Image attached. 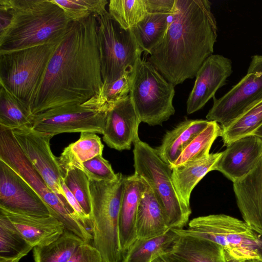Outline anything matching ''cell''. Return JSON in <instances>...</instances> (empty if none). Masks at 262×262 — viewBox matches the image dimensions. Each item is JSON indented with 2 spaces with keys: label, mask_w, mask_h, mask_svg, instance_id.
Returning a JSON list of instances; mask_svg holds the SVG:
<instances>
[{
  "label": "cell",
  "mask_w": 262,
  "mask_h": 262,
  "mask_svg": "<svg viewBox=\"0 0 262 262\" xmlns=\"http://www.w3.org/2000/svg\"><path fill=\"white\" fill-rule=\"evenodd\" d=\"M97 29L94 14L71 23L31 106L32 117L81 105L106 107L101 100L103 82Z\"/></svg>",
  "instance_id": "obj_1"
},
{
  "label": "cell",
  "mask_w": 262,
  "mask_h": 262,
  "mask_svg": "<svg viewBox=\"0 0 262 262\" xmlns=\"http://www.w3.org/2000/svg\"><path fill=\"white\" fill-rule=\"evenodd\" d=\"M217 36L208 0H176L172 20L162 41L150 53V61L174 86L193 78L213 52Z\"/></svg>",
  "instance_id": "obj_2"
},
{
  "label": "cell",
  "mask_w": 262,
  "mask_h": 262,
  "mask_svg": "<svg viewBox=\"0 0 262 262\" xmlns=\"http://www.w3.org/2000/svg\"><path fill=\"white\" fill-rule=\"evenodd\" d=\"M0 9L9 16L0 31V52L58 40L72 21L53 0H0Z\"/></svg>",
  "instance_id": "obj_3"
},
{
  "label": "cell",
  "mask_w": 262,
  "mask_h": 262,
  "mask_svg": "<svg viewBox=\"0 0 262 262\" xmlns=\"http://www.w3.org/2000/svg\"><path fill=\"white\" fill-rule=\"evenodd\" d=\"M221 246L227 262L256 260L262 262V235L244 221L224 214H210L191 220L186 229H172Z\"/></svg>",
  "instance_id": "obj_4"
},
{
  "label": "cell",
  "mask_w": 262,
  "mask_h": 262,
  "mask_svg": "<svg viewBox=\"0 0 262 262\" xmlns=\"http://www.w3.org/2000/svg\"><path fill=\"white\" fill-rule=\"evenodd\" d=\"M62 38L22 49L0 52V86L30 112L49 61Z\"/></svg>",
  "instance_id": "obj_5"
},
{
  "label": "cell",
  "mask_w": 262,
  "mask_h": 262,
  "mask_svg": "<svg viewBox=\"0 0 262 262\" xmlns=\"http://www.w3.org/2000/svg\"><path fill=\"white\" fill-rule=\"evenodd\" d=\"M117 174L114 181L89 178L93 246L100 252L104 262H121L123 259L119 218L124 176L120 172Z\"/></svg>",
  "instance_id": "obj_6"
},
{
  "label": "cell",
  "mask_w": 262,
  "mask_h": 262,
  "mask_svg": "<svg viewBox=\"0 0 262 262\" xmlns=\"http://www.w3.org/2000/svg\"><path fill=\"white\" fill-rule=\"evenodd\" d=\"M135 173L148 184L158 201L170 229H183L191 213L179 195L172 179L169 164L154 148L140 139L134 143Z\"/></svg>",
  "instance_id": "obj_7"
},
{
  "label": "cell",
  "mask_w": 262,
  "mask_h": 262,
  "mask_svg": "<svg viewBox=\"0 0 262 262\" xmlns=\"http://www.w3.org/2000/svg\"><path fill=\"white\" fill-rule=\"evenodd\" d=\"M174 85L149 61L140 58L132 72L129 95L141 122L162 125L174 114Z\"/></svg>",
  "instance_id": "obj_8"
},
{
  "label": "cell",
  "mask_w": 262,
  "mask_h": 262,
  "mask_svg": "<svg viewBox=\"0 0 262 262\" xmlns=\"http://www.w3.org/2000/svg\"><path fill=\"white\" fill-rule=\"evenodd\" d=\"M0 160L17 172L37 192L48 206L51 215L62 223L85 243L93 236L79 221L67 209L58 197L47 185L40 174L24 154L12 130L0 127Z\"/></svg>",
  "instance_id": "obj_9"
},
{
  "label": "cell",
  "mask_w": 262,
  "mask_h": 262,
  "mask_svg": "<svg viewBox=\"0 0 262 262\" xmlns=\"http://www.w3.org/2000/svg\"><path fill=\"white\" fill-rule=\"evenodd\" d=\"M96 17L101 75L105 84L132 72L143 52L130 30L121 28L107 11Z\"/></svg>",
  "instance_id": "obj_10"
},
{
  "label": "cell",
  "mask_w": 262,
  "mask_h": 262,
  "mask_svg": "<svg viewBox=\"0 0 262 262\" xmlns=\"http://www.w3.org/2000/svg\"><path fill=\"white\" fill-rule=\"evenodd\" d=\"M213 104L208 112L207 120L221 124L222 129L262 100V55H255L247 74L227 93L219 99L213 97Z\"/></svg>",
  "instance_id": "obj_11"
},
{
  "label": "cell",
  "mask_w": 262,
  "mask_h": 262,
  "mask_svg": "<svg viewBox=\"0 0 262 262\" xmlns=\"http://www.w3.org/2000/svg\"><path fill=\"white\" fill-rule=\"evenodd\" d=\"M12 131L21 149L47 185L69 212L78 220L62 188L61 169L57 158L53 155L50 147V141L53 136L38 133L31 126L14 129Z\"/></svg>",
  "instance_id": "obj_12"
},
{
  "label": "cell",
  "mask_w": 262,
  "mask_h": 262,
  "mask_svg": "<svg viewBox=\"0 0 262 262\" xmlns=\"http://www.w3.org/2000/svg\"><path fill=\"white\" fill-rule=\"evenodd\" d=\"M107 108L77 106L56 110L32 117L31 127L52 136L64 133L88 132L102 134Z\"/></svg>",
  "instance_id": "obj_13"
},
{
  "label": "cell",
  "mask_w": 262,
  "mask_h": 262,
  "mask_svg": "<svg viewBox=\"0 0 262 262\" xmlns=\"http://www.w3.org/2000/svg\"><path fill=\"white\" fill-rule=\"evenodd\" d=\"M0 207L31 215H51L48 206L33 188L2 160H0Z\"/></svg>",
  "instance_id": "obj_14"
},
{
  "label": "cell",
  "mask_w": 262,
  "mask_h": 262,
  "mask_svg": "<svg viewBox=\"0 0 262 262\" xmlns=\"http://www.w3.org/2000/svg\"><path fill=\"white\" fill-rule=\"evenodd\" d=\"M129 94L109 106L106 112L103 140L108 147L121 151L129 150L139 139L141 123Z\"/></svg>",
  "instance_id": "obj_15"
},
{
  "label": "cell",
  "mask_w": 262,
  "mask_h": 262,
  "mask_svg": "<svg viewBox=\"0 0 262 262\" xmlns=\"http://www.w3.org/2000/svg\"><path fill=\"white\" fill-rule=\"evenodd\" d=\"M232 73L230 59L220 54L208 57L196 74L194 86L187 101V114L199 111L213 98Z\"/></svg>",
  "instance_id": "obj_16"
},
{
  "label": "cell",
  "mask_w": 262,
  "mask_h": 262,
  "mask_svg": "<svg viewBox=\"0 0 262 262\" xmlns=\"http://www.w3.org/2000/svg\"><path fill=\"white\" fill-rule=\"evenodd\" d=\"M261 156L262 140L254 135L246 136L226 145L213 170L221 172L233 183L251 171Z\"/></svg>",
  "instance_id": "obj_17"
},
{
  "label": "cell",
  "mask_w": 262,
  "mask_h": 262,
  "mask_svg": "<svg viewBox=\"0 0 262 262\" xmlns=\"http://www.w3.org/2000/svg\"><path fill=\"white\" fill-rule=\"evenodd\" d=\"M244 221L262 235V156L247 175L233 183Z\"/></svg>",
  "instance_id": "obj_18"
},
{
  "label": "cell",
  "mask_w": 262,
  "mask_h": 262,
  "mask_svg": "<svg viewBox=\"0 0 262 262\" xmlns=\"http://www.w3.org/2000/svg\"><path fill=\"white\" fill-rule=\"evenodd\" d=\"M0 213L10 220L25 241L33 248L52 243L58 238L66 229L64 224L52 215H31L1 207Z\"/></svg>",
  "instance_id": "obj_19"
},
{
  "label": "cell",
  "mask_w": 262,
  "mask_h": 262,
  "mask_svg": "<svg viewBox=\"0 0 262 262\" xmlns=\"http://www.w3.org/2000/svg\"><path fill=\"white\" fill-rule=\"evenodd\" d=\"M143 191L144 184L139 176L134 173L124 177L119 218V240L123 257L137 239L136 219Z\"/></svg>",
  "instance_id": "obj_20"
},
{
  "label": "cell",
  "mask_w": 262,
  "mask_h": 262,
  "mask_svg": "<svg viewBox=\"0 0 262 262\" xmlns=\"http://www.w3.org/2000/svg\"><path fill=\"white\" fill-rule=\"evenodd\" d=\"M178 234L165 253L170 262H227L223 248L217 244L189 234Z\"/></svg>",
  "instance_id": "obj_21"
},
{
  "label": "cell",
  "mask_w": 262,
  "mask_h": 262,
  "mask_svg": "<svg viewBox=\"0 0 262 262\" xmlns=\"http://www.w3.org/2000/svg\"><path fill=\"white\" fill-rule=\"evenodd\" d=\"M141 178L144 184V191L137 211V238L149 239L162 235L171 229L154 192L146 181Z\"/></svg>",
  "instance_id": "obj_22"
},
{
  "label": "cell",
  "mask_w": 262,
  "mask_h": 262,
  "mask_svg": "<svg viewBox=\"0 0 262 262\" xmlns=\"http://www.w3.org/2000/svg\"><path fill=\"white\" fill-rule=\"evenodd\" d=\"M209 121L186 120L167 132L161 145L157 148L159 157L165 163L172 164L191 141L207 126Z\"/></svg>",
  "instance_id": "obj_23"
},
{
  "label": "cell",
  "mask_w": 262,
  "mask_h": 262,
  "mask_svg": "<svg viewBox=\"0 0 262 262\" xmlns=\"http://www.w3.org/2000/svg\"><path fill=\"white\" fill-rule=\"evenodd\" d=\"M222 155V152L210 154L203 159L172 169V179L174 187L182 201L190 207L192 191L197 184L214 166Z\"/></svg>",
  "instance_id": "obj_24"
},
{
  "label": "cell",
  "mask_w": 262,
  "mask_h": 262,
  "mask_svg": "<svg viewBox=\"0 0 262 262\" xmlns=\"http://www.w3.org/2000/svg\"><path fill=\"white\" fill-rule=\"evenodd\" d=\"M173 13H148L142 20L130 29L143 52L149 54L162 41Z\"/></svg>",
  "instance_id": "obj_25"
},
{
  "label": "cell",
  "mask_w": 262,
  "mask_h": 262,
  "mask_svg": "<svg viewBox=\"0 0 262 262\" xmlns=\"http://www.w3.org/2000/svg\"><path fill=\"white\" fill-rule=\"evenodd\" d=\"M172 229L159 236L137 239L123 256L121 262H150L156 256L167 253L177 238Z\"/></svg>",
  "instance_id": "obj_26"
},
{
  "label": "cell",
  "mask_w": 262,
  "mask_h": 262,
  "mask_svg": "<svg viewBox=\"0 0 262 262\" xmlns=\"http://www.w3.org/2000/svg\"><path fill=\"white\" fill-rule=\"evenodd\" d=\"M84 243L80 237L66 229L63 233L52 243L33 248L34 261L67 262Z\"/></svg>",
  "instance_id": "obj_27"
},
{
  "label": "cell",
  "mask_w": 262,
  "mask_h": 262,
  "mask_svg": "<svg viewBox=\"0 0 262 262\" xmlns=\"http://www.w3.org/2000/svg\"><path fill=\"white\" fill-rule=\"evenodd\" d=\"M221 133L222 128L218 123L210 121L207 126L191 141L177 160L170 165L171 169L208 157L213 143L221 136Z\"/></svg>",
  "instance_id": "obj_28"
},
{
  "label": "cell",
  "mask_w": 262,
  "mask_h": 262,
  "mask_svg": "<svg viewBox=\"0 0 262 262\" xmlns=\"http://www.w3.org/2000/svg\"><path fill=\"white\" fill-rule=\"evenodd\" d=\"M57 159L64 184L74 195L86 215L91 217L92 208L89 177L78 166L58 157Z\"/></svg>",
  "instance_id": "obj_29"
},
{
  "label": "cell",
  "mask_w": 262,
  "mask_h": 262,
  "mask_svg": "<svg viewBox=\"0 0 262 262\" xmlns=\"http://www.w3.org/2000/svg\"><path fill=\"white\" fill-rule=\"evenodd\" d=\"M0 127L14 129L31 126L32 115L20 101L0 86Z\"/></svg>",
  "instance_id": "obj_30"
},
{
  "label": "cell",
  "mask_w": 262,
  "mask_h": 262,
  "mask_svg": "<svg viewBox=\"0 0 262 262\" xmlns=\"http://www.w3.org/2000/svg\"><path fill=\"white\" fill-rule=\"evenodd\" d=\"M104 145L100 138L92 132L80 133L79 139L66 147L59 158L74 165L102 155Z\"/></svg>",
  "instance_id": "obj_31"
},
{
  "label": "cell",
  "mask_w": 262,
  "mask_h": 262,
  "mask_svg": "<svg viewBox=\"0 0 262 262\" xmlns=\"http://www.w3.org/2000/svg\"><path fill=\"white\" fill-rule=\"evenodd\" d=\"M108 13L121 28L130 30L148 14L145 0H110Z\"/></svg>",
  "instance_id": "obj_32"
},
{
  "label": "cell",
  "mask_w": 262,
  "mask_h": 262,
  "mask_svg": "<svg viewBox=\"0 0 262 262\" xmlns=\"http://www.w3.org/2000/svg\"><path fill=\"white\" fill-rule=\"evenodd\" d=\"M262 125V100L229 126L222 128L221 136L224 145L240 138L252 135Z\"/></svg>",
  "instance_id": "obj_33"
},
{
  "label": "cell",
  "mask_w": 262,
  "mask_h": 262,
  "mask_svg": "<svg viewBox=\"0 0 262 262\" xmlns=\"http://www.w3.org/2000/svg\"><path fill=\"white\" fill-rule=\"evenodd\" d=\"M33 249L10 220L0 213V257L27 255Z\"/></svg>",
  "instance_id": "obj_34"
},
{
  "label": "cell",
  "mask_w": 262,
  "mask_h": 262,
  "mask_svg": "<svg viewBox=\"0 0 262 262\" xmlns=\"http://www.w3.org/2000/svg\"><path fill=\"white\" fill-rule=\"evenodd\" d=\"M64 11L72 21L88 17L99 16L107 10V0H53Z\"/></svg>",
  "instance_id": "obj_35"
},
{
  "label": "cell",
  "mask_w": 262,
  "mask_h": 262,
  "mask_svg": "<svg viewBox=\"0 0 262 262\" xmlns=\"http://www.w3.org/2000/svg\"><path fill=\"white\" fill-rule=\"evenodd\" d=\"M133 72V71H132ZM132 72H127L115 81L103 84L101 100L107 107L126 98L130 93Z\"/></svg>",
  "instance_id": "obj_36"
},
{
  "label": "cell",
  "mask_w": 262,
  "mask_h": 262,
  "mask_svg": "<svg viewBox=\"0 0 262 262\" xmlns=\"http://www.w3.org/2000/svg\"><path fill=\"white\" fill-rule=\"evenodd\" d=\"M75 166L80 168L90 178L94 180L114 181L117 177L111 164L102 157V155H98L79 165Z\"/></svg>",
  "instance_id": "obj_37"
},
{
  "label": "cell",
  "mask_w": 262,
  "mask_h": 262,
  "mask_svg": "<svg viewBox=\"0 0 262 262\" xmlns=\"http://www.w3.org/2000/svg\"><path fill=\"white\" fill-rule=\"evenodd\" d=\"M67 262H104L100 252L90 243L81 245Z\"/></svg>",
  "instance_id": "obj_38"
},
{
  "label": "cell",
  "mask_w": 262,
  "mask_h": 262,
  "mask_svg": "<svg viewBox=\"0 0 262 262\" xmlns=\"http://www.w3.org/2000/svg\"><path fill=\"white\" fill-rule=\"evenodd\" d=\"M176 0H145L148 13L158 12L172 14Z\"/></svg>",
  "instance_id": "obj_39"
},
{
  "label": "cell",
  "mask_w": 262,
  "mask_h": 262,
  "mask_svg": "<svg viewBox=\"0 0 262 262\" xmlns=\"http://www.w3.org/2000/svg\"><path fill=\"white\" fill-rule=\"evenodd\" d=\"M25 255H26V254H23L15 257H0V262H19L21 258Z\"/></svg>",
  "instance_id": "obj_40"
},
{
  "label": "cell",
  "mask_w": 262,
  "mask_h": 262,
  "mask_svg": "<svg viewBox=\"0 0 262 262\" xmlns=\"http://www.w3.org/2000/svg\"><path fill=\"white\" fill-rule=\"evenodd\" d=\"M150 262H170L165 254L158 255L155 256Z\"/></svg>",
  "instance_id": "obj_41"
},
{
  "label": "cell",
  "mask_w": 262,
  "mask_h": 262,
  "mask_svg": "<svg viewBox=\"0 0 262 262\" xmlns=\"http://www.w3.org/2000/svg\"><path fill=\"white\" fill-rule=\"evenodd\" d=\"M252 135H254L262 140V125L257 128Z\"/></svg>",
  "instance_id": "obj_42"
},
{
  "label": "cell",
  "mask_w": 262,
  "mask_h": 262,
  "mask_svg": "<svg viewBox=\"0 0 262 262\" xmlns=\"http://www.w3.org/2000/svg\"><path fill=\"white\" fill-rule=\"evenodd\" d=\"M244 262H261V261H258V260H251L245 261Z\"/></svg>",
  "instance_id": "obj_43"
}]
</instances>
